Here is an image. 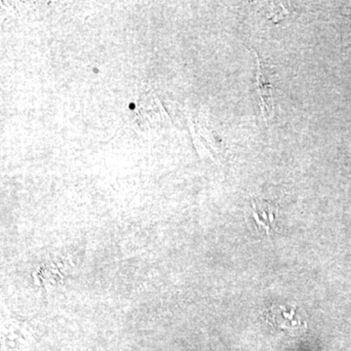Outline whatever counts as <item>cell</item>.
I'll return each instance as SVG.
<instances>
[{
	"label": "cell",
	"instance_id": "6da1fadb",
	"mask_svg": "<svg viewBox=\"0 0 351 351\" xmlns=\"http://www.w3.org/2000/svg\"><path fill=\"white\" fill-rule=\"evenodd\" d=\"M258 73H257V91L260 95L261 105H262V112L263 117L267 120V114L274 112V98H272L271 86L269 83L265 82V75H263L261 61L258 57Z\"/></svg>",
	"mask_w": 351,
	"mask_h": 351
}]
</instances>
